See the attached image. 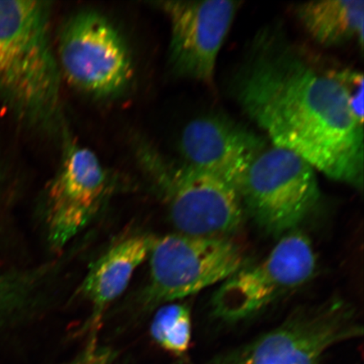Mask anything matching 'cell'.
<instances>
[{"mask_svg":"<svg viewBox=\"0 0 364 364\" xmlns=\"http://www.w3.org/2000/svg\"><path fill=\"white\" fill-rule=\"evenodd\" d=\"M240 4L231 0L156 3L171 23L170 65L176 75L213 85L218 53Z\"/></svg>","mask_w":364,"mask_h":364,"instance_id":"10","label":"cell"},{"mask_svg":"<svg viewBox=\"0 0 364 364\" xmlns=\"http://www.w3.org/2000/svg\"><path fill=\"white\" fill-rule=\"evenodd\" d=\"M183 163L238 191L253 159L266 148L261 136L228 118L206 116L190 122L179 142Z\"/></svg>","mask_w":364,"mask_h":364,"instance_id":"11","label":"cell"},{"mask_svg":"<svg viewBox=\"0 0 364 364\" xmlns=\"http://www.w3.org/2000/svg\"><path fill=\"white\" fill-rule=\"evenodd\" d=\"M238 102L274 146L329 178L363 188V126L341 86L286 48L262 47L236 78Z\"/></svg>","mask_w":364,"mask_h":364,"instance_id":"1","label":"cell"},{"mask_svg":"<svg viewBox=\"0 0 364 364\" xmlns=\"http://www.w3.org/2000/svg\"><path fill=\"white\" fill-rule=\"evenodd\" d=\"M61 166L48 190L45 225L50 247L62 250L101 210L112 189L95 154L62 133Z\"/></svg>","mask_w":364,"mask_h":364,"instance_id":"9","label":"cell"},{"mask_svg":"<svg viewBox=\"0 0 364 364\" xmlns=\"http://www.w3.org/2000/svg\"><path fill=\"white\" fill-rule=\"evenodd\" d=\"M135 154L179 234L228 238L240 229L245 208L233 186L184 163L170 161L146 140L136 141Z\"/></svg>","mask_w":364,"mask_h":364,"instance_id":"3","label":"cell"},{"mask_svg":"<svg viewBox=\"0 0 364 364\" xmlns=\"http://www.w3.org/2000/svg\"><path fill=\"white\" fill-rule=\"evenodd\" d=\"M91 358H92V354L89 353L86 355H84L83 358L79 359V360H76L75 362L70 363L68 364H86L90 360Z\"/></svg>","mask_w":364,"mask_h":364,"instance_id":"18","label":"cell"},{"mask_svg":"<svg viewBox=\"0 0 364 364\" xmlns=\"http://www.w3.org/2000/svg\"><path fill=\"white\" fill-rule=\"evenodd\" d=\"M48 267L0 271V326L10 324L33 306Z\"/></svg>","mask_w":364,"mask_h":364,"instance_id":"14","label":"cell"},{"mask_svg":"<svg viewBox=\"0 0 364 364\" xmlns=\"http://www.w3.org/2000/svg\"><path fill=\"white\" fill-rule=\"evenodd\" d=\"M51 11L48 1L0 0V102L31 129L61 135V71Z\"/></svg>","mask_w":364,"mask_h":364,"instance_id":"2","label":"cell"},{"mask_svg":"<svg viewBox=\"0 0 364 364\" xmlns=\"http://www.w3.org/2000/svg\"><path fill=\"white\" fill-rule=\"evenodd\" d=\"M330 73L343 88L353 115L363 126V75L361 73L350 70Z\"/></svg>","mask_w":364,"mask_h":364,"instance_id":"16","label":"cell"},{"mask_svg":"<svg viewBox=\"0 0 364 364\" xmlns=\"http://www.w3.org/2000/svg\"><path fill=\"white\" fill-rule=\"evenodd\" d=\"M154 236L138 234L114 244L90 267L80 289L90 304V324L97 326L105 311L129 286L138 267L149 256Z\"/></svg>","mask_w":364,"mask_h":364,"instance_id":"12","label":"cell"},{"mask_svg":"<svg viewBox=\"0 0 364 364\" xmlns=\"http://www.w3.org/2000/svg\"><path fill=\"white\" fill-rule=\"evenodd\" d=\"M304 29L318 43L332 46L357 39L363 46L364 1L326 0L296 8Z\"/></svg>","mask_w":364,"mask_h":364,"instance_id":"13","label":"cell"},{"mask_svg":"<svg viewBox=\"0 0 364 364\" xmlns=\"http://www.w3.org/2000/svg\"><path fill=\"white\" fill-rule=\"evenodd\" d=\"M144 306L153 309L221 284L245 265L242 248L229 238L179 233L154 237Z\"/></svg>","mask_w":364,"mask_h":364,"instance_id":"6","label":"cell"},{"mask_svg":"<svg viewBox=\"0 0 364 364\" xmlns=\"http://www.w3.org/2000/svg\"><path fill=\"white\" fill-rule=\"evenodd\" d=\"M238 192L257 225L281 237L297 230L321 198L315 169L299 154L274 145L250 164Z\"/></svg>","mask_w":364,"mask_h":364,"instance_id":"5","label":"cell"},{"mask_svg":"<svg viewBox=\"0 0 364 364\" xmlns=\"http://www.w3.org/2000/svg\"><path fill=\"white\" fill-rule=\"evenodd\" d=\"M363 333L356 309L332 297L298 309L274 329L208 364H320L331 348Z\"/></svg>","mask_w":364,"mask_h":364,"instance_id":"4","label":"cell"},{"mask_svg":"<svg viewBox=\"0 0 364 364\" xmlns=\"http://www.w3.org/2000/svg\"><path fill=\"white\" fill-rule=\"evenodd\" d=\"M6 170L4 166V164L1 161H0V200L2 198V195L4 193V186H6Z\"/></svg>","mask_w":364,"mask_h":364,"instance_id":"17","label":"cell"},{"mask_svg":"<svg viewBox=\"0 0 364 364\" xmlns=\"http://www.w3.org/2000/svg\"><path fill=\"white\" fill-rule=\"evenodd\" d=\"M56 56L70 84L94 98H115L133 80V60L124 36L93 10L68 18L59 34Z\"/></svg>","mask_w":364,"mask_h":364,"instance_id":"7","label":"cell"},{"mask_svg":"<svg viewBox=\"0 0 364 364\" xmlns=\"http://www.w3.org/2000/svg\"><path fill=\"white\" fill-rule=\"evenodd\" d=\"M316 268L311 240L301 231L290 232L262 262L245 265L222 282L213 296V312L225 322L247 320L306 284Z\"/></svg>","mask_w":364,"mask_h":364,"instance_id":"8","label":"cell"},{"mask_svg":"<svg viewBox=\"0 0 364 364\" xmlns=\"http://www.w3.org/2000/svg\"><path fill=\"white\" fill-rule=\"evenodd\" d=\"M150 334L162 349L176 356H183L192 340L188 306L176 302L161 306L153 318Z\"/></svg>","mask_w":364,"mask_h":364,"instance_id":"15","label":"cell"}]
</instances>
